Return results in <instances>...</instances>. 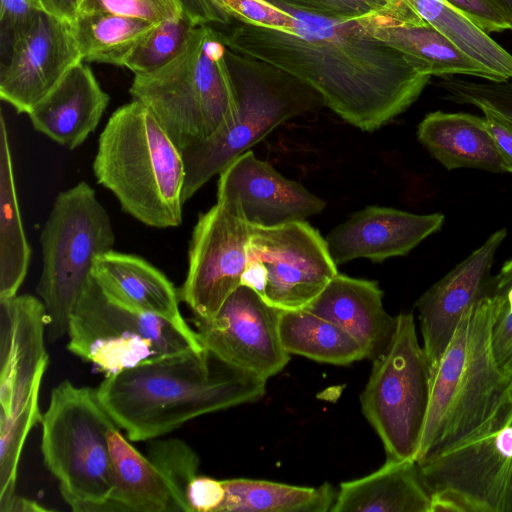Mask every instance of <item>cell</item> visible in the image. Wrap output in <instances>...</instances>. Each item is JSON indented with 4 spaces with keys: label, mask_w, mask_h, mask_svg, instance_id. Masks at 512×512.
<instances>
[{
    "label": "cell",
    "mask_w": 512,
    "mask_h": 512,
    "mask_svg": "<svg viewBox=\"0 0 512 512\" xmlns=\"http://www.w3.org/2000/svg\"><path fill=\"white\" fill-rule=\"evenodd\" d=\"M294 18L292 31L240 23L220 32L227 49L271 65L316 91L347 123L375 131L406 111L431 77L369 35L337 20L268 0Z\"/></svg>",
    "instance_id": "obj_1"
},
{
    "label": "cell",
    "mask_w": 512,
    "mask_h": 512,
    "mask_svg": "<svg viewBox=\"0 0 512 512\" xmlns=\"http://www.w3.org/2000/svg\"><path fill=\"white\" fill-rule=\"evenodd\" d=\"M266 381L203 347L106 375L96 393L131 441H146L198 416L260 400Z\"/></svg>",
    "instance_id": "obj_2"
},
{
    "label": "cell",
    "mask_w": 512,
    "mask_h": 512,
    "mask_svg": "<svg viewBox=\"0 0 512 512\" xmlns=\"http://www.w3.org/2000/svg\"><path fill=\"white\" fill-rule=\"evenodd\" d=\"M494 277V276H493ZM503 305L494 288L460 319L434 372L416 461L461 439L498 407L512 385L493 348V329Z\"/></svg>",
    "instance_id": "obj_3"
},
{
    "label": "cell",
    "mask_w": 512,
    "mask_h": 512,
    "mask_svg": "<svg viewBox=\"0 0 512 512\" xmlns=\"http://www.w3.org/2000/svg\"><path fill=\"white\" fill-rule=\"evenodd\" d=\"M93 173L122 210L143 224L160 229L181 224L182 152L142 103L132 100L110 116L99 136Z\"/></svg>",
    "instance_id": "obj_4"
},
{
    "label": "cell",
    "mask_w": 512,
    "mask_h": 512,
    "mask_svg": "<svg viewBox=\"0 0 512 512\" xmlns=\"http://www.w3.org/2000/svg\"><path fill=\"white\" fill-rule=\"evenodd\" d=\"M226 53L220 32L197 25L169 63L133 78L132 100L147 107L180 150L213 136L237 111Z\"/></svg>",
    "instance_id": "obj_5"
},
{
    "label": "cell",
    "mask_w": 512,
    "mask_h": 512,
    "mask_svg": "<svg viewBox=\"0 0 512 512\" xmlns=\"http://www.w3.org/2000/svg\"><path fill=\"white\" fill-rule=\"evenodd\" d=\"M226 58L236 89L237 111L213 136L181 150L184 202L276 127L313 111L322 102L308 85L271 65L229 49Z\"/></svg>",
    "instance_id": "obj_6"
},
{
    "label": "cell",
    "mask_w": 512,
    "mask_h": 512,
    "mask_svg": "<svg viewBox=\"0 0 512 512\" xmlns=\"http://www.w3.org/2000/svg\"><path fill=\"white\" fill-rule=\"evenodd\" d=\"M41 451L74 512H102L115 476L108 430L115 423L96 389L65 380L52 390L42 416Z\"/></svg>",
    "instance_id": "obj_7"
},
{
    "label": "cell",
    "mask_w": 512,
    "mask_h": 512,
    "mask_svg": "<svg viewBox=\"0 0 512 512\" xmlns=\"http://www.w3.org/2000/svg\"><path fill=\"white\" fill-rule=\"evenodd\" d=\"M40 243L43 267L37 293L47 311V337L54 342L68 333L96 258L115 243L110 217L88 183L81 181L57 195Z\"/></svg>",
    "instance_id": "obj_8"
},
{
    "label": "cell",
    "mask_w": 512,
    "mask_h": 512,
    "mask_svg": "<svg viewBox=\"0 0 512 512\" xmlns=\"http://www.w3.org/2000/svg\"><path fill=\"white\" fill-rule=\"evenodd\" d=\"M417 463L430 512H512V385L481 425Z\"/></svg>",
    "instance_id": "obj_9"
},
{
    "label": "cell",
    "mask_w": 512,
    "mask_h": 512,
    "mask_svg": "<svg viewBox=\"0 0 512 512\" xmlns=\"http://www.w3.org/2000/svg\"><path fill=\"white\" fill-rule=\"evenodd\" d=\"M68 350L106 375L202 345L184 329L110 298L93 276L70 317Z\"/></svg>",
    "instance_id": "obj_10"
},
{
    "label": "cell",
    "mask_w": 512,
    "mask_h": 512,
    "mask_svg": "<svg viewBox=\"0 0 512 512\" xmlns=\"http://www.w3.org/2000/svg\"><path fill=\"white\" fill-rule=\"evenodd\" d=\"M429 401V367L412 313L397 315L387 349L373 360L360 396L362 412L387 458L417 459Z\"/></svg>",
    "instance_id": "obj_11"
},
{
    "label": "cell",
    "mask_w": 512,
    "mask_h": 512,
    "mask_svg": "<svg viewBox=\"0 0 512 512\" xmlns=\"http://www.w3.org/2000/svg\"><path fill=\"white\" fill-rule=\"evenodd\" d=\"M241 285L280 310L305 308L338 274L326 239L306 221L252 226Z\"/></svg>",
    "instance_id": "obj_12"
},
{
    "label": "cell",
    "mask_w": 512,
    "mask_h": 512,
    "mask_svg": "<svg viewBox=\"0 0 512 512\" xmlns=\"http://www.w3.org/2000/svg\"><path fill=\"white\" fill-rule=\"evenodd\" d=\"M47 325V311L38 298L0 299V424L35 426L42 420L39 392L49 362Z\"/></svg>",
    "instance_id": "obj_13"
},
{
    "label": "cell",
    "mask_w": 512,
    "mask_h": 512,
    "mask_svg": "<svg viewBox=\"0 0 512 512\" xmlns=\"http://www.w3.org/2000/svg\"><path fill=\"white\" fill-rule=\"evenodd\" d=\"M251 228L219 203L199 214L189 245L186 279L179 290L194 317H212L241 285Z\"/></svg>",
    "instance_id": "obj_14"
},
{
    "label": "cell",
    "mask_w": 512,
    "mask_h": 512,
    "mask_svg": "<svg viewBox=\"0 0 512 512\" xmlns=\"http://www.w3.org/2000/svg\"><path fill=\"white\" fill-rule=\"evenodd\" d=\"M281 310L240 285L210 318H192L202 345L225 362L268 379L288 363L279 334Z\"/></svg>",
    "instance_id": "obj_15"
},
{
    "label": "cell",
    "mask_w": 512,
    "mask_h": 512,
    "mask_svg": "<svg viewBox=\"0 0 512 512\" xmlns=\"http://www.w3.org/2000/svg\"><path fill=\"white\" fill-rule=\"evenodd\" d=\"M81 61L71 25L41 11L1 61V100L28 114Z\"/></svg>",
    "instance_id": "obj_16"
},
{
    "label": "cell",
    "mask_w": 512,
    "mask_h": 512,
    "mask_svg": "<svg viewBox=\"0 0 512 512\" xmlns=\"http://www.w3.org/2000/svg\"><path fill=\"white\" fill-rule=\"evenodd\" d=\"M218 175L217 203L250 226L305 221L326 206L321 198L282 176L251 150L235 158Z\"/></svg>",
    "instance_id": "obj_17"
},
{
    "label": "cell",
    "mask_w": 512,
    "mask_h": 512,
    "mask_svg": "<svg viewBox=\"0 0 512 512\" xmlns=\"http://www.w3.org/2000/svg\"><path fill=\"white\" fill-rule=\"evenodd\" d=\"M507 235L492 233L416 301L429 376L437 368L462 316L491 288L494 258Z\"/></svg>",
    "instance_id": "obj_18"
},
{
    "label": "cell",
    "mask_w": 512,
    "mask_h": 512,
    "mask_svg": "<svg viewBox=\"0 0 512 512\" xmlns=\"http://www.w3.org/2000/svg\"><path fill=\"white\" fill-rule=\"evenodd\" d=\"M444 220L441 213L415 214L390 207L368 206L335 227L326 241L336 265L357 258L382 262L407 255L439 231Z\"/></svg>",
    "instance_id": "obj_19"
},
{
    "label": "cell",
    "mask_w": 512,
    "mask_h": 512,
    "mask_svg": "<svg viewBox=\"0 0 512 512\" xmlns=\"http://www.w3.org/2000/svg\"><path fill=\"white\" fill-rule=\"evenodd\" d=\"M417 15L404 3L391 12L357 20L369 35L399 51L420 74L440 78L469 76L494 81L488 70Z\"/></svg>",
    "instance_id": "obj_20"
},
{
    "label": "cell",
    "mask_w": 512,
    "mask_h": 512,
    "mask_svg": "<svg viewBox=\"0 0 512 512\" xmlns=\"http://www.w3.org/2000/svg\"><path fill=\"white\" fill-rule=\"evenodd\" d=\"M382 300L376 281L338 273L303 309L341 327L373 361L387 349L397 325V316L385 311Z\"/></svg>",
    "instance_id": "obj_21"
},
{
    "label": "cell",
    "mask_w": 512,
    "mask_h": 512,
    "mask_svg": "<svg viewBox=\"0 0 512 512\" xmlns=\"http://www.w3.org/2000/svg\"><path fill=\"white\" fill-rule=\"evenodd\" d=\"M109 95L83 61L28 113L33 128L68 149L79 147L98 126Z\"/></svg>",
    "instance_id": "obj_22"
},
{
    "label": "cell",
    "mask_w": 512,
    "mask_h": 512,
    "mask_svg": "<svg viewBox=\"0 0 512 512\" xmlns=\"http://www.w3.org/2000/svg\"><path fill=\"white\" fill-rule=\"evenodd\" d=\"M92 276L118 303L156 315L178 327L191 328L180 313L179 291L143 258L110 250L96 258Z\"/></svg>",
    "instance_id": "obj_23"
},
{
    "label": "cell",
    "mask_w": 512,
    "mask_h": 512,
    "mask_svg": "<svg viewBox=\"0 0 512 512\" xmlns=\"http://www.w3.org/2000/svg\"><path fill=\"white\" fill-rule=\"evenodd\" d=\"M417 137L447 170L472 168L507 173L484 115L430 112L418 124Z\"/></svg>",
    "instance_id": "obj_24"
},
{
    "label": "cell",
    "mask_w": 512,
    "mask_h": 512,
    "mask_svg": "<svg viewBox=\"0 0 512 512\" xmlns=\"http://www.w3.org/2000/svg\"><path fill=\"white\" fill-rule=\"evenodd\" d=\"M431 492L415 460L387 458L371 474L340 484L331 512H430Z\"/></svg>",
    "instance_id": "obj_25"
},
{
    "label": "cell",
    "mask_w": 512,
    "mask_h": 512,
    "mask_svg": "<svg viewBox=\"0 0 512 512\" xmlns=\"http://www.w3.org/2000/svg\"><path fill=\"white\" fill-rule=\"evenodd\" d=\"M119 429L114 423L108 430L115 487L102 512H180L166 479Z\"/></svg>",
    "instance_id": "obj_26"
},
{
    "label": "cell",
    "mask_w": 512,
    "mask_h": 512,
    "mask_svg": "<svg viewBox=\"0 0 512 512\" xmlns=\"http://www.w3.org/2000/svg\"><path fill=\"white\" fill-rule=\"evenodd\" d=\"M31 260L19 209L8 130L0 116V299L17 295Z\"/></svg>",
    "instance_id": "obj_27"
},
{
    "label": "cell",
    "mask_w": 512,
    "mask_h": 512,
    "mask_svg": "<svg viewBox=\"0 0 512 512\" xmlns=\"http://www.w3.org/2000/svg\"><path fill=\"white\" fill-rule=\"evenodd\" d=\"M225 495L217 512H327L337 496L332 485L295 486L265 480H222Z\"/></svg>",
    "instance_id": "obj_28"
},
{
    "label": "cell",
    "mask_w": 512,
    "mask_h": 512,
    "mask_svg": "<svg viewBox=\"0 0 512 512\" xmlns=\"http://www.w3.org/2000/svg\"><path fill=\"white\" fill-rule=\"evenodd\" d=\"M460 51L488 70L494 81L512 79V54L444 0H401Z\"/></svg>",
    "instance_id": "obj_29"
},
{
    "label": "cell",
    "mask_w": 512,
    "mask_h": 512,
    "mask_svg": "<svg viewBox=\"0 0 512 512\" xmlns=\"http://www.w3.org/2000/svg\"><path fill=\"white\" fill-rule=\"evenodd\" d=\"M279 334L289 354L335 365L365 358L362 347L349 333L305 309L281 310Z\"/></svg>",
    "instance_id": "obj_30"
},
{
    "label": "cell",
    "mask_w": 512,
    "mask_h": 512,
    "mask_svg": "<svg viewBox=\"0 0 512 512\" xmlns=\"http://www.w3.org/2000/svg\"><path fill=\"white\" fill-rule=\"evenodd\" d=\"M156 24L117 14L79 13L71 25L83 62L125 66Z\"/></svg>",
    "instance_id": "obj_31"
},
{
    "label": "cell",
    "mask_w": 512,
    "mask_h": 512,
    "mask_svg": "<svg viewBox=\"0 0 512 512\" xmlns=\"http://www.w3.org/2000/svg\"><path fill=\"white\" fill-rule=\"evenodd\" d=\"M194 26L186 15L156 24L128 57L124 67L135 75L162 68L181 51Z\"/></svg>",
    "instance_id": "obj_32"
},
{
    "label": "cell",
    "mask_w": 512,
    "mask_h": 512,
    "mask_svg": "<svg viewBox=\"0 0 512 512\" xmlns=\"http://www.w3.org/2000/svg\"><path fill=\"white\" fill-rule=\"evenodd\" d=\"M148 459L170 485L180 512H190L187 491L198 475L199 457L183 440L154 439L149 446Z\"/></svg>",
    "instance_id": "obj_33"
},
{
    "label": "cell",
    "mask_w": 512,
    "mask_h": 512,
    "mask_svg": "<svg viewBox=\"0 0 512 512\" xmlns=\"http://www.w3.org/2000/svg\"><path fill=\"white\" fill-rule=\"evenodd\" d=\"M438 86L444 92V99L489 110L512 123V79L474 81L450 76L440 78Z\"/></svg>",
    "instance_id": "obj_34"
},
{
    "label": "cell",
    "mask_w": 512,
    "mask_h": 512,
    "mask_svg": "<svg viewBox=\"0 0 512 512\" xmlns=\"http://www.w3.org/2000/svg\"><path fill=\"white\" fill-rule=\"evenodd\" d=\"M93 12L133 17L154 24L185 15L180 0H83L79 13Z\"/></svg>",
    "instance_id": "obj_35"
},
{
    "label": "cell",
    "mask_w": 512,
    "mask_h": 512,
    "mask_svg": "<svg viewBox=\"0 0 512 512\" xmlns=\"http://www.w3.org/2000/svg\"><path fill=\"white\" fill-rule=\"evenodd\" d=\"M288 6L307 10L337 20H357L391 12L400 7V0H275Z\"/></svg>",
    "instance_id": "obj_36"
},
{
    "label": "cell",
    "mask_w": 512,
    "mask_h": 512,
    "mask_svg": "<svg viewBox=\"0 0 512 512\" xmlns=\"http://www.w3.org/2000/svg\"><path fill=\"white\" fill-rule=\"evenodd\" d=\"M503 305L493 329V348L499 366L512 376V258L493 277Z\"/></svg>",
    "instance_id": "obj_37"
},
{
    "label": "cell",
    "mask_w": 512,
    "mask_h": 512,
    "mask_svg": "<svg viewBox=\"0 0 512 512\" xmlns=\"http://www.w3.org/2000/svg\"><path fill=\"white\" fill-rule=\"evenodd\" d=\"M239 23L292 31L294 18L286 10L268 0H215Z\"/></svg>",
    "instance_id": "obj_38"
},
{
    "label": "cell",
    "mask_w": 512,
    "mask_h": 512,
    "mask_svg": "<svg viewBox=\"0 0 512 512\" xmlns=\"http://www.w3.org/2000/svg\"><path fill=\"white\" fill-rule=\"evenodd\" d=\"M43 11L40 0H0V55L3 61L15 39Z\"/></svg>",
    "instance_id": "obj_39"
},
{
    "label": "cell",
    "mask_w": 512,
    "mask_h": 512,
    "mask_svg": "<svg viewBox=\"0 0 512 512\" xmlns=\"http://www.w3.org/2000/svg\"><path fill=\"white\" fill-rule=\"evenodd\" d=\"M452 7L470 18L485 32H503L512 30L503 11L493 0H444Z\"/></svg>",
    "instance_id": "obj_40"
},
{
    "label": "cell",
    "mask_w": 512,
    "mask_h": 512,
    "mask_svg": "<svg viewBox=\"0 0 512 512\" xmlns=\"http://www.w3.org/2000/svg\"><path fill=\"white\" fill-rule=\"evenodd\" d=\"M224 495L222 480L197 475L187 491L190 512H217Z\"/></svg>",
    "instance_id": "obj_41"
},
{
    "label": "cell",
    "mask_w": 512,
    "mask_h": 512,
    "mask_svg": "<svg viewBox=\"0 0 512 512\" xmlns=\"http://www.w3.org/2000/svg\"><path fill=\"white\" fill-rule=\"evenodd\" d=\"M184 14L195 25L218 24L227 26L232 18L215 0H180Z\"/></svg>",
    "instance_id": "obj_42"
},
{
    "label": "cell",
    "mask_w": 512,
    "mask_h": 512,
    "mask_svg": "<svg viewBox=\"0 0 512 512\" xmlns=\"http://www.w3.org/2000/svg\"><path fill=\"white\" fill-rule=\"evenodd\" d=\"M482 113L506 164L507 173H512V123L489 110H482Z\"/></svg>",
    "instance_id": "obj_43"
},
{
    "label": "cell",
    "mask_w": 512,
    "mask_h": 512,
    "mask_svg": "<svg viewBox=\"0 0 512 512\" xmlns=\"http://www.w3.org/2000/svg\"><path fill=\"white\" fill-rule=\"evenodd\" d=\"M83 0H40L42 10L57 19L73 24Z\"/></svg>",
    "instance_id": "obj_44"
},
{
    "label": "cell",
    "mask_w": 512,
    "mask_h": 512,
    "mask_svg": "<svg viewBox=\"0 0 512 512\" xmlns=\"http://www.w3.org/2000/svg\"><path fill=\"white\" fill-rule=\"evenodd\" d=\"M50 511L34 500L15 495L1 512H46Z\"/></svg>",
    "instance_id": "obj_45"
},
{
    "label": "cell",
    "mask_w": 512,
    "mask_h": 512,
    "mask_svg": "<svg viewBox=\"0 0 512 512\" xmlns=\"http://www.w3.org/2000/svg\"><path fill=\"white\" fill-rule=\"evenodd\" d=\"M495 4L507 16L512 27V0H493Z\"/></svg>",
    "instance_id": "obj_46"
}]
</instances>
